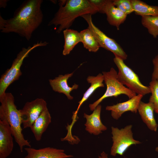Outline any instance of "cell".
I'll return each mask as SVG.
<instances>
[{"label":"cell","instance_id":"cell-1","mask_svg":"<svg viewBox=\"0 0 158 158\" xmlns=\"http://www.w3.org/2000/svg\"><path fill=\"white\" fill-rule=\"evenodd\" d=\"M43 2L42 0H26L15 11L12 17L5 19L0 15L1 32L14 33L30 41L42 22Z\"/></svg>","mask_w":158,"mask_h":158},{"label":"cell","instance_id":"cell-2","mask_svg":"<svg viewBox=\"0 0 158 158\" xmlns=\"http://www.w3.org/2000/svg\"><path fill=\"white\" fill-rule=\"evenodd\" d=\"M59 8L48 25L59 26L56 32L61 33L69 29L75 18L79 16L98 12L96 7L89 0L60 1Z\"/></svg>","mask_w":158,"mask_h":158},{"label":"cell","instance_id":"cell-3","mask_svg":"<svg viewBox=\"0 0 158 158\" xmlns=\"http://www.w3.org/2000/svg\"><path fill=\"white\" fill-rule=\"evenodd\" d=\"M0 120L6 121L9 124L13 135L22 152L24 146H31L22 133L21 115L15 104L14 97L11 93L5 92L0 96Z\"/></svg>","mask_w":158,"mask_h":158},{"label":"cell","instance_id":"cell-4","mask_svg":"<svg viewBox=\"0 0 158 158\" xmlns=\"http://www.w3.org/2000/svg\"><path fill=\"white\" fill-rule=\"evenodd\" d=\"M46 41L37 42L32 46L27 48L23 47L13 61L11 67L8 69L1 76L0 79V96L6 92L8 87L14 81L18 80L22 73L20 68L24 59L28 57L29 53L35 48L47 45Z\"/></svg>","mask_w":158,"mask_h":158},{"label":"cell","instance_id":"cell-5","mask_svg":"<svg viewBox=\"0 0 158 158\" xmlns=\"http://www.w3.org/2000/svg\"><path fill=\"white\" fill-rule=\"evenodd\" d=\"M113 61L118 69L117 78L123 85H126L133 92L144 96L151 93L149 86L143 85L138 76L124 63L123 59L115 56Z\"/></svg>","mask_w":158,"mask_h":158},{"label":"cell","instance_id":"cell-6","mask_svg":"<svg viewBox=\"0 0 158 158\" xmlns=\"http://www.w3.org/2000/svg\"><path fill=\"white\" fill-rule=\"evenodd\" d=\"M102 74L107 89L101 97L89 105L91 111H93L106 98L112 97H117L121 94H124L130 99L136 95L119 82L117 78V73L113 68H111L109 71H103Z\"/></svg>","mask_w":158,"mask_h":158},{"label":"cell","instance_id":"cell-7","mask_svg":"<svg viewBox=\"0 0 158 158\" xmlns=\"http://www.w3.org/2000/svg\"><path fill=\"white\" fill-rule=\"evenodd\" d=\"M132 125H129L119 129L111 127L113 142L111 149V155L115 156L117 154L122 155L131 146L140 144L141 142L134 139L133 137Z\"/></svg>","mask_w":158,"mask_h":158},{"label":"cell","instance_id":"cell-8","mask_svg":"<svg viewBox=\"0 0 158 158\" xmlns=\"http://www.w3.org/2000/svg\"><path fill=\"white\" fill-rule=\"evenodd\" d=\"M91 14H88L82 16L87 22V28L91 31L98 43L100 47L110 51L114 54L123 60H126L127 55L120 45L114 39L107 36L93 23Z\"/></svg>","mask_w":158,"mask_h":158},{"label":"cell","instance_id":"cell-9","mask_svg":"<svg viewBox=\"0 0 158 158\" xmlns=\"http://www.w3.org/2000/svg\"><path fill=\"white\" fill-rule=\"evenodd\" d=\"M46 101L37 98L26 102L22 109H19L23 128H30L35 121L47 108Z\"/></svg>","mask_w":158,"mask_h":158},{"label":"cell","instance_id":"cell-10","mask_svg":"<svg viewBox=\"0 0 158 158\" xmlns=\"http://www.w3.org/2000/svg\"><path fill=\"white\" fill-rule=\"evenodd\" d=\"M143 96L141 95H136L125 102L107 106L106 110L111 111V116L115 120L118 119L123 113L127 111L136 113Z\"/></svg>","mask_w":158,"mask_h":158},{"label":"cell","instance_id":"cell-11","mask_svg":"<svg viewBox=\"0 0 158 158\" xmlns=\"http://www.w3.org/2000/svg\"><path fill=\"white\" fill-rule=\"evenodd\" d=\"M13 136L9 124L0 120V158H6L11 153L13 147Z\"/></svg>","mask_w":158,"mask_h":158},{"label":"cell","instance_id":"cell-12","mask_svg":"<svg viewBox=\"0 0 158 158\" xmlns=\"http://www.w3.org/2000/svg\"><path fill=\"white\" fill-rule=\"evenodd\" d=\"M102 106L98 105L90 115L85 113L83 117L86 119L85 130L90 134L97 135L106 130L107 128L102 123L100 118Z\"/></svg>","mask_w":158,"mask_h":158},{"label":"cell","instance_id":"cell-13","mask_svg":"<svg viewBox=\"0 0 158 158\" xmlns=\"http://www.w3.org/2000/svg\"><path fill=\"white\" fill-rule=\"evenodd\" d=\"M25 150L27 153L25 158H68L73 157L66 154L63 150L50 147L38 149L28 147Z\"/></svg>","mask_w":158,"mask_h":158},{"label":"cell","instance_id":"cell-14","mask_svg":"<svg viewBox=\"0 0 158 158\" xmlns=\"http://www.w3.org/2000/svg\"><path fill=\"white\" fill-rule=\"evenodd\" d=\"M74 72L64 75H60L53 79L49 80V84L53 90L55 92L64 94L69 100H72L73 97L70 93L73 90L78 88L79 85L75 83L72 87H70L68 84V80L73 75Z\"/></svg>","mask_w":158,"mask_h":158},{"label":"cell","instance_id":"cell-15","mask_svg":"<svg viewBox=\"0 0 158 158\" xmlns=\"http://www.w3.org/2000/svg\"><path fill=\"white\" fill-rule=\"evenodd\" d=\"M106 14L107 20L111 25L119 29L120 25L123 23L127 15L116 8L113 4L112 0H106L102 13Z\"/></svg>","mask_w":158,"mask_h":158},{"label":"cell","instance_id":"cell-16","mask_svg":"<svg viewBox=\"0 0 158 158\" xmlns=\"http://www.w3.org/2000/svg\"><path fill=\"white\" fill-rule=\"evenodd\" d=\"M138 111L148 128L151 131L156 132L158 126L154 115V109L153 104L150 102L145 103L141 101Z\"/></svg>","mask_w":158,"mask_h":158},{"label":"cell","instance_id":"cell-17","mask_svg":"<svg viewBox=\"0 0 158 158\" xmlns=\"http://www.w3.org/2000/svg\"><path fill=\"white\" fill-rule=\"evenodd\" d=\"M51 122V117L47 108L36 119L30 128L36 140H41L43 134Z\"/></svg>","mask_w":158,"mask_h":158},{"label":"cell","instance_id":"cell-18","mask_svg":"<svg viewBox=\"0 0 158 158\" xmlns=\"http://www.w3.org/2000/svg\"><path fill=\"white\" fill-rule=\"evenodd\" d=\"M89 83L91 84L90 86L83 94L81 100L78 102L79 104L76 111L74 114V118H76L78 111L82 104L86 101L94 92L99 87H104L103 83L104 76L102 73H99L96 76H89L87 78Z\"/></svg>","mask_w":158,"mask_h":158},{"label":"cell","instance_id":"cell-19","mask_svg":"<svg viewBox=\"0 0 158 158\" xmlns=\"http://www.w3.org/2000/svg\"><path fill=\"white\" fill-rule=\"evenodd\" d=\"M64 44L62 54L66 56L69 54L75 47L79 42H81L80 32L70 29L63 31Z\"/></svg>","mask_w":158,"mask_h":158},{"label":"cell","instance_id":"cell-20","mask_svg":"<svg viewBox=\"0 0 158 158\" xmlns=\"http://www.w3.org/2000/svg\"><path fill=\"white\" fill-rule=\"evenodd\" d=\"M135 13L142 17L158 15V6L148 5L139 0H131Z\"/></svg>","mask_w":158,"mask_h":158},{"label":"cell","instance_id":"cell-21","mask_svg":"<svg viewBox=\"0 0 158 158\" xmlns=\"http://www.w3.org/2000/svg\"><path fill=\"white\" fill-rule=\"evenodd\" d=\"M84 47L90 52H95L97 51L100 46L94 35L87 28L80 32Z\"/></svg>","mask_w":158,"mask_h":158},{"label":"cell","instance_id":"cell-22","mask_svg":"<svg viewBox=\"0 0 158 158\" xmlns=\"http://www.w3.org/2000/svg\"><path fill=\"white\" fill-rule=\"evenodd\" d=\"M142 25L147 30L154 38L158 36V15L142 17Z\"/></svg>","mask_w":158,"mask_h":158},{"label":"cell","instance_id":"cell-23","mask_svg":"<svg viewBox=\"0 0 158 158\" xmlns=\"http://www.w3.org/2000/svg\"><path fill=\"white\" fill-rule=\"evenodd\" d=\"M149 86L151 94L149 98V102L153 104L154 111L158 114V81L152 80L149 83Z\"/></svg>","mask_w":158,"mask_h":158},{"label":"cell","instance_id":"cell-24","mask_svg":"<svg viewBox=\"0 0 158 158\" xmlns=\"http://www.w3.org/2000/svg\"><path fill=\"white\" fill-rule=\"evenodd\" d=\"M114 5L127 15L133 12L131 0H112Z\"/></svg>","mask_w":158,"mask_h":158},{"label":"cell","instance_id":"cell-25","mask_svg":"<svg viewBox=\"0 0 158 158\" xmlns=\"http://www.w3.org/2000/svg\"><path fill=\"white\" fill-rule=\"evenodd\" d=\"M152 62L153 65V70L152 73V80L158 81V53L153 59Z\"/></svg>","mask_w":158,"mask_h":158},{"label":"cell","instance_id":"cell-26","mask_svg":"<svg viewBox=\"0 0 158 158\" xmlns=\"http://www.w3.org/2000/svg\"><path fill=\"white\" fill-rule=\"evenodd\" d=\"M97 9L98 12L101 13L106 0H89Z\"/></svg>","mask_w":158,"mask_h":158},{"label":"cell","instance_id":"cell-27","mask_svg":"<svg viewBox=\"0 0 158 158\" xmlns=\"http://www.w3.org/2000/svg\"><path fill=\"white\" fill-rule=\"evenodd\" d=\"M8 0H1L0 1V7L5 8L7 5V3Z\"/></svg>","mask_w":158,"mask_h":158},{"label":"cell","instance_id":"cell-28","mask_svg":"<svg viewBox=\"0 0 158 158\" xmlns=\"http://www.w3.org/2000/svg\"><path fill=\"white\" fill-rule=\"evenodd\" d=\"M98 158H108V154L105 153L104 152H103L100 154V156H99Z\"/></svg>","mask_w":158,"mask_h":158},{"label":"cell","instance_id":"cell-29","mask_svg":"<svg viewBox=\"0 0 158 158\" xmlns=\"http://www.w3.org/2000/svg\"><path fill=\"white\" fill-rule=\"evenodd\" d=\"M155 150L157 152H158V147H156L155 149Z\"/></svg>","mask_w":158,"mask_h":158}]
</instances>
